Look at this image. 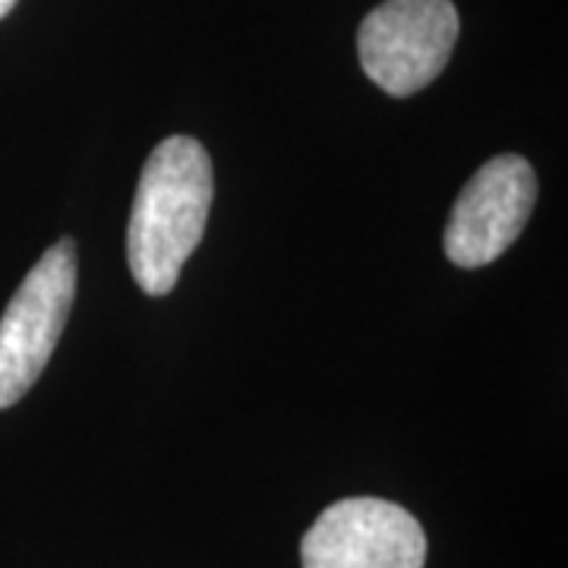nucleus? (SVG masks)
<instances>
[{
	"mask_svg": "<svg viewBox=\"0 0 568 568\" xmlns=\"http://www.w3.org/2000/svg\"><path fill=\"white\" fill-rule=\"evenodd\" d=\"M212 193V159L190 136H168L142 164L126 227V263L149 297H162L178 284L183 263L203 241Z\"/></svg>",
	"mask_w": 568,
	"mask_h": 568,
	"instance_id": "obj_1",
	"label": "nucleus"
},
{
	"mask_svg": "<svg viewBox=\"0 0 568 568\" xmlns=\"http://www.w3.org/2000/svg\"><path fill=\"white\" fill-rule=\"evenodd\" d=\"M77 301V244L63 237L22 278L0 316V407L39 383Z\"/></svg>",
	"mask_w": 568,
	"mask_h": 568,
	"instance_id": "obj_2",
	"label": "nucleus"
},
{
	"mask_svg": "<svg viewBox=\"0 0 568 568\" xmlns=\"http://www.w3.org/2000/svg\"><path fill=\"white\" fill-rule=\"evenodd\" d=\"M458 29L452 0H386L361 22V67L388 95H414L446 70Z\"/></svg>",
	"mask_w": 568,
	"mask_h": 568,
	"instance_id": "obj_3",
	"label": "nucleus"
},
{
	"mask_svg": "<svg viewBox=\"0 0 568 568\" xmlns=\"http://www.w3.org/2000/svg\"><path fill=\"white\" fill-rule=\"evenodd\" d=\"M304 568H424L420 521L388 499L357 496L328 506L301 540Z\"/></svg>",
	"mask_w": 568,
	"mask_h": 568,
	"instance_id": "obj_4",
	"label": "nucleus"
},
{
	"mask_svg": "<svg viewBox=\"0 0 568 568\" xmlns=\"http://www.w3.org/2000/svg\"><path fill=\"white\" fill-rule=\"evenodd\" d=\"M537 203V174L521 155H496L477 168L452 205L446 256L462 268L499 260L530 222Z\"/></svg>",
	"mask_w": 568,
	"mask_h": 568,
	"instance_id": "obj_5",
	"label": "nucleus"
},
{
	"mask_svg": "<svg viewBox=\"0 0 568 568\" xmlns=\"http://www.w3.org/2000/svg\"><path fill=\"white\" fill-rule=\"evenodd\" d=\"M13 7H17V0H0V20H3Z\"/></svg>",
	"mask_w": 568,
	"mask_h": 568,
	"instance_id": "obj_6",
	"label": "nucleus"
}]
</instances>
